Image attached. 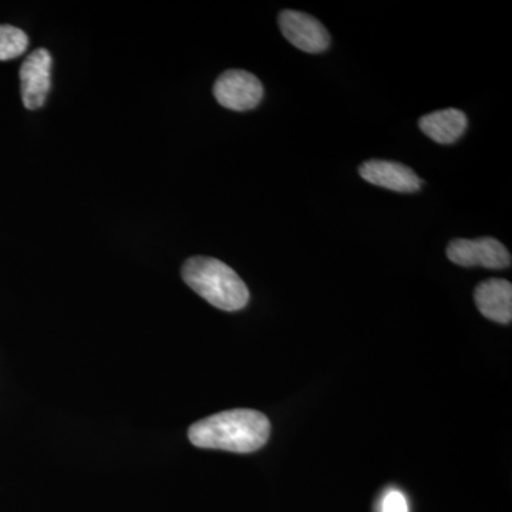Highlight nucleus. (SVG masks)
Masks as SVG:
<instances>
[{"label": "nucleus", "mask_w": 512, "mask_h": 512, "mask_svg": "<svg viewBox=\"0 0 512 512\" xmlns=\"http://www.w3.org/2000/svg\"><path fill=\"white\" fill-rule=\"evenodd\" d=\"M183 279L192 291L225 312H237L249 302L245 282L220 259L192 256L183 265Z\"/></svg>", "instance_id": "obj_2"}, {"label": "nucleus", "mask_w": 512, "mask_h": 512, "mask_svg": "<svg viewBox=\"0 0 512 512\" xmlns=\"http://www.w3.org/2000/svg\"><path fill=\"white\" fill-rule=\"evenodd\" d=\"M478 311L485 318L508 325L512 320V285L505 279H488L474 292Z\"/></svg>", "instance_id": "obj_8"}, {"label": "nucleus", "mask_w": 512, "mask_h": 512, "mask_svg": "<svg viewBox=\"0 0 512 512\" xmlns=\"http://www.w3.org/2000/svg\"><path fill=\"white\" fill-rule=\"evenodd\" d=\"M382 512H409L406 497L400 491H390L384 495Z\"/></svg>", "instance_id": "obj_11"}, {"label": "nucleus", "mask_w": 512, "mask_h": 512, "mask_svg": "<svg viewBox=\"0 0 512 512\" xmlns=\"http://www.w3.org/2000/svg\"><path fill=\"white\" fill-rule=\"evenodd\" d=\"M52 56L46 49H37L26 57L20 67V92L26 109L37 110L45 104L50 90Z\"/></svg>", "instance_id": "obj_6"}, {"label": "nucleus", "mask_w": 512, "mask_h": 512, "mask_svg": "<svg viewBox=\"0 0 512 512\" xmlns=\"http://www.w3.org/2000/svg\"><path fill=\"white\" fill-rule=\"evenodd\" d=\"M271 436V423L264 413L235 409L205 417L192 424L188 439L195 447L248 454L261 450Z\"/></svg>", "instance_id": "obj_1"}, {"label": "nucleus", "mask_w": 512, "mask_h": 512, "mask_svg": "<svg viewBox=\"0 0 512 512\" xmlns=\"http://www.w3.org/2000/svg\"><path fill=\"white\" fill-rule=\"evenodd\" d=\"M447 258L453 264L471 268L483 266L487 269H505L511 266V254L498 239H456L447 247Z\"/></svg>", "instance_id": "obj_3"}, {"label": "nucleus", "mask_w": 512, "mask_h": 512, "mask_svg": "<svg viewBox=\"0 0 512 512\" xmlns=\"http://www.w3.org/2000/svg\"><path fill=\"white\" fill-rule=\"evenodd\" d=\"M214 96L222 107L234 111L255 109L264 97V86L245 70H228L214 84Z\"/></svg>", "instance_id": "obj_4"}, {"label": "nucleus", "mask_w": 512, "mask_h": 512, "mask_svg": "<svg viewBox=\"0 0 512 512\" xmlns=\"http://www.w3.org/2000/svg\"><path fill=\"white\" fill-rule=\"evenodd\" d=\"M278 23L286 40L302 52L322 53L330 45L328 30L308 13L284 10L279 15Z\"/></svg>", "instance_id": "obj_5"}, {"label": "nucleus", "mask_w": 512, "mask_h": 512, "mask_svg": "<svg viewBox=\"0 0 512 512\" xmlns=\"http://www.w3.org/2000/svg\"><path fill=\"white\" fill-rule=\"evenodd\" d=\"M359 174L367 183L394 192L412 194L420 191L423 181L407 165L386 160H369L359 167Z\"/></svg>", "instance_id": "obj_7"}, {"label": "nucleus", "mask_w": 512, "mask_h": 512, "mask_svg": "<svg viewBox=\"0 0 512 512\" xmlns=\"http://www.w3.org/2000/svg\"><path fill=\"white\" fill-rule=\"evenodd\" d=\"M419 127L434 143L453 144L466 133L468 120L461 110L444 109L421 117Z\"/></svg>", "instance_id": "obj_9"}, {"label": "nucleus", "mask_w": 512, "mask_h": 512, "mask_svg": "<svg viewBox=\"0 0 512 512\" xmlns=\"http://www.w3.org/2000/svg\"><path fill=\"white\" fill-rule=\"evenodd\" d=\"M28 46L29 37L22 29L0 25V60L2 62L22 56Z\"/></svg>", "instance_id": "obj_10"}]
</instances>
